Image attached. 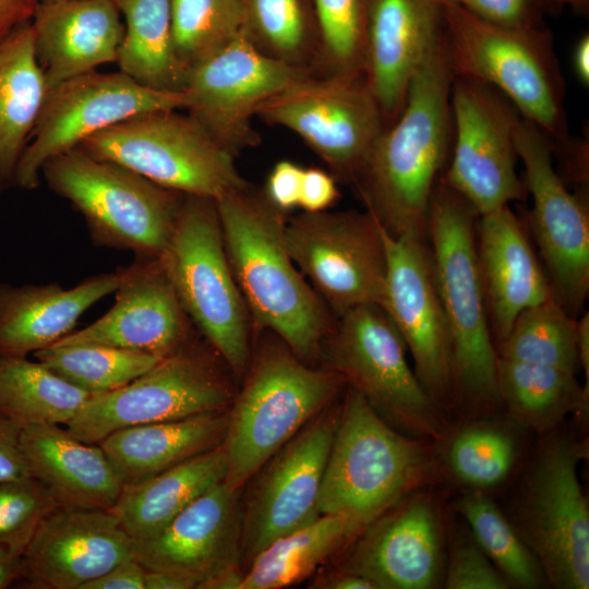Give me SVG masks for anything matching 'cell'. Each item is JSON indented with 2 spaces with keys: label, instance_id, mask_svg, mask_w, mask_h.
<instances>
[{
  "label": "cell",
  "instance_id": "obj_24",
  "mask_svg": "<svg viewBox=\"0 0 589 589\" xmlns=\"http://www.w3.org/2000/svg\"><path fill=\"white\" fill-rule=\"evenodd\" d=\"M132 557L133 540L109 509L57 506L23 553L19 581L35 589H81Z\"/></svg>",
  "mask_w": 589,
  "mask_h": 589
},
{
  "label": "cell",
  "instance_id": "obj_46",
  "mask_svg": "<svg viewBox=\"0 0 589 589\" xmlns=\"http://www.w3.org/2000/svg\"><path fill=\"white\" fill-rule=\"evenodd\" d=\"M303 170L298 164L285 159L277 161L269 171L263 193L278 211L287 214L299 207Z\"/></svg>",
  "mask_w": 589,
  "mask_h": 589
},
{
  "label": "cell",
  "instance_id": "obj_39",
  "mask_svg": "<svg viewBox=\"0 0 589 589\" xmlns=\"http://www.w3.org/2000/svg\"><path fill=\"white\" fill-rule=\"evenodd\" d=\"M454 507L509 587L534 589L548 584L538 560L486 492L467 491Z\"/></svg>",
  "mask_w": 589,
  "mask_h": 589
},
{
  "label": "cell",
  "instance_id": "obj_38",
  "mask_svg": "<svg viewBox=\"0 0 589 589\" xmlns=\"http://www.w3.org/2000/svg\"><path fill=\"white\" fill-rule=\"evenodd\" d=\"M240 33L261 52L316 72L318 28L313 0H240Z\"/></svg>",
  "mask_w": 589,
  "mask_h": 589
},
{
  "label": "cell",
  "instance_id": "obj_45",
  "mask_svg": "<svg viewBox=\"0 0 589 589\" xmlns=\"http://www.w3.org/2000/svg\"><path fill=\"white\" fill-rule=\"evenodd\" d=\"M443 586L446 589H507L508 582L474 541L472 536L450 542L445 560Z\"/></svg>",
  "mask_w": 589,
  "mask_h": 589
},
{
  "label": "cell",
  "instance_id": "obj_49",
  "mask_svg": "<svg viewBox=\"0 0 589 589\" xmlns=\"http://www.w3.org/2000/svg\"><path fill=\"white\" fill-rule=\"evenodd\" d=\"M21 430L0 416V482L32 476L20 444Z\"/></svg>",
  "mask_w": 589,
  "mask_h": 589
},
{
  "label": "cell",
  "instance_id": "obj_2",
  "mask_svg": "<svg viewBox=\"0 0 589 589\" xmlns=\"http://www.w3.org/2000/svg\"><path fill=\"white\" fill-rule=\"evenodd\" d=\"M226 254L250 318L303 361L313 360L333 313L292 261L286 214L250 183L215 201Z\"/></svg>",
  "mask_w": 589,
  "mask_h": 589
},
{
  "label": "cell",
  "instance_id": "obj_14",
  "mask_svg": "<svg viewBox=\"0 0 589 589\" xmlns=\"http://www.w3.org/2000/svg\"><path fill=\"white\" fill-rule=\"evenodd\" d=\"M255 117L297 134L350 184L386 127L363 76L336 74H312L264 101Z\"/></svg>",
  "mask_w": 589,
  "mask_h": 589
},
{
  "label": "cell",
  "instance_id": "obj_36",
  "mask_svg": "<svg viewBox=\"0 0 589 589\" xmlns=\"http://www.w3.org/2000/svg\"><path fill=\"white\" fill-rule=\"evenodd\" d=\"M356 534L344 517L321 515L260 552L245 568L239 589H279L300 582Z\"/></svg>",
  "mask_w": 589,
  "mask_h": 589
},
{
  "label": "cell",
  "instance_id": "obj_34",
  "mask_svg": "<svg viewBox=\"0 0 589 589\" xmlns=\"http://www.w3.org/2000/svg\"><path fill=\"white\" fill-rule=\"evenodd\" d=\"M124 19L119 69L147 87L181 92L185 73L173 48L170 0H115Z\"/></svg>",
  "mask_w": 589,
  "mask_h": 589
},
{
  "label": "cell",
  "instance_id": "obj_30",
  "mask_svg": "<svg viewBox=\"0 0 589 589\" xmlns=\"http://www.w3.org/2000/svg\"><path fill=\"white\" fill-rule=\"evenodd\" d=\"M226 409L193 417L132 425L99 443L124 485L135 484L211 450L225 438Z\"/></svg>",
  "mask_w": 589,
  "mask_h": 589
},
{
  "label": "cell",
  "instance_id": "obj_35",
  "mask_svg": "<svg viewBox=\"0 0 589 589\" xmlns=\"http://www.w3.org/2000/svg\"><path fill=\"white\" fill-rule=\"evenodd\" d=\"M92 395L39 361L0 356V416L21 428L67 425Z\"/></svg>",
  "mask_w": 589,
  "mask_h": 589
},
{
  "label": "cell",
  "instance_id": "obj_58",
  "mask_svg": "<svg viewBox=\"0 0 589 589\" xmlns=\"http://www.w3.org/2000/svg\"><path fill=\"white\" fill-rule=\"evenodd\" d=\"M440 3H457L462 4L465 0H437Z\"/></svg>",
  "mask_w": 589,
  "mask_h": 589
},
{
  "label": "cell",
  "instance_id": "obj_12",
  "mask_svg": "<svg viewBox=\"0 0 589 589\" xmlns=\"http://www.w3.org/2000/svg\"><path fill=\"white\" fill-rule=\"evenodd\" d=\"M285 237L296 266L335 317L363 304L383 306L386 244L368 211L303 212L286 221Z\"/></svg>",
  "mask_w": 589,
  "mask_h": 589
},
{
  "label": "cell",
  "instance_id": "obj_51",
  "mask_svg": "<svg viewBox=\"0 0 589 589\" xmlns=\"http://www.w3.org/2000/svg\"><path fill=\"white\" fill-rule=\"evenodd\" d=\"M41 0H0V40L31 23Z\"/></svg>",
  "mask_w": 589,
  "mask_h": 589
},
{
  "label": "cell",
  "instance_id": "obj_55",
  "mask_svg": "<svg viewBox=\"0 0 589 589\" xmlns=\"http://www.w3.org/2000/svg\"><path fill=\"white\" fill-rule=\"evenodd\" d=\"M144 589H193L192 585L178 576L145 569Z\"/></svg>",
  "mask_w": 589,
  "mask_h": 589
},
{
  "label": "cell",
  "instance_id": "obj_57",
  "mask_svg": "<svg viewBox=\"0 0 589 589\" xmlns=\"http://www.w3.org/2000/svg\"><path fill=\"white\" fill-rule=\"evenodd\" d=\"M558 5H568L577 11H587L589 0H550Z\"/></svg>",
  "mask_w": 589,
  "mask_h": 589
},
{
  "label": "cell",
  "instance_id": "obj_29",
  "mask_svg": "<svg viewBox=\"0 0 589 589\" xmlns=\"http://www.w3.org/2000/svg\"><path fill=\"white\" fill-rule=\"evenodd\" d=\"M119 281L117 268L67 289L57 283H0V356L26 357L52 346L72 332L86 310L113 293Z\"/></svg>",
  "mask_w": 589,
  "mask_h": 589
},
{
  "label": "cell",
  "instance_id": "obj_20",
  "mask_svg": "<svg viewBox=\"0 0 589 589\" xmlns=\"http://www.w3.org/2000/svg\"><path fill=\"white\" fill-rule=\"evenodd\" d=\"M383 309L413 360V370L438 408L454 409L450 335L437 292L426 238L389 236Z\"/></svg>",
  "mask_w": 589,
  "mask_h": 589
},
{
  "label": "cell",
  "instance_id": "obj_37",
  "mask_svg": "<svg viewBox=\"0 0 589 589\" xmlns=\"http://www.w3.org/2000/svg\"><path fill=\"white\" fill-rule=\"evenodd\" d=\"M444 472L468 491L486 492L503 484L518 461L520 445L505 423L469 419L437 442Z\"/></svg>",
  "mask_w": 589,
  "mask_h": 589
},
{
  "label": "cell",
  "instance_id": "obj_28",
  "mask_svg": "<svg viewBox=\"0 0 589 589\" xmlns=\"http://www.w3.org/2000/svg\"><path fill=\"white\" fill-rule=\"evenodd\" d=\"M20 444L32 477L40 481L59 506L110 509L123 482L99 444L74 437L58 424L22 428Z\"/></svg>",
  "mask_w": 589,
  "mask_h": 589
},
{
  "label": "cell",
  "instance_id": "obj_11",
  "mask_svg": "<svg viewBox=\"0 0 589 589\" xmlns=\"http://www.w3.org/2000/svg\"><path fill=\"white\" fill-rule=\"evenodd\" d=\"M76 148L147 180L214 201L244 187L235 155L189 113L135 116L85 139Z\"/></svg>",
  "mask_w": 589,
  "mask_h": 589
},
{
  "label": "cell",
  "instance_id": "obj_15",
  "mask_svg": "<svg viewBox=\"0 0 589 589\" xmlns=\"http://www.w3.org/2000/svg\"><path fill=\"white\" fill-rule=\"evenodd\" d=\"M184 108L182 92L147 87L121 71H92L67 80L46 94L17 166L15 187L35 190L48 160L99 131L143 113Z\"/></svg>",
  "mask_w": 589,
  "mask_h": 589
},
{
  "label": "cell",
  "instance_id": "obj_1",
  "mask_svg": "<svg viewBox=\"0 0 589 589\" xmlns=\"http://www.w3.org/2000/svg\"><path fill=\"white\" fill-rule=\"evenodd\" d=\"M452 82L442 33L400 113L377 136L352 183L365 211L392 237L426 238L432 193L453 135Z\"/></svg>",
  "mask_w": 589,
  "mask_h": 589
},
{
  "label": "cell",
  "instance_id": "obj_33",
  "mask_svg": "<svg viewBox=\"0 0 589 589\" xmlns=\"http://www.w3.org/2000/svg\"><path fill=\"white\" fill-rule=\"evenodd\" d=\"M496 386L513 423L539 434L556 430L572 413L588 412L589 388L557 368L497 357Z\"/></svg>",
  "mask_w": 589,
  "mask_h": 589
},
{
  "label": "cell",
  "instance_id": "obj_23",
  "mask_svg": "<svg viewBox=\"0 0 589 589\" xmlns=\"http://www.w3.org/2000/svg\"><path fill=\"white\" fill-rule=\"evenodd\" d=\"M119 271L113 305L91 325L53 345L98 344L163 358L189 344L192 323L159 259L135 257Z\"/></svg>",
  "mask_w": 589,
  "mask_h": 589
},
{
  "label": "cell",
  "instance_id": "obj_50",
  "mask_svg": "<svg viewBox=\"0 0 589 589\" xmlns=\"http://www.w3.org/2000/svg\"><path fill=\"white\" fill-rule=\"evenodd\" d=\"M144 574L145 568L132 557L84 584L81 589H144Z\"/></svg>",
  "mask_w": 589,
  "mask_h": 589
},
{
  "label": "cell",
  "instance_id": "obj_4",
  "mask_svg": "<svg viewBox=\"0 0 589 589\" xmlns=\"http://www.w3.org/2000/svg\"><path fill=\"white\" fill-rule=\"evenodd\" d=\"M444 473L437 443L394 429L347 386L318 512L344 517L358 534L404 497L437 483Z\"/></svg>",
  "mask_w": 589,
  "mask_h": 589
},
{
  "label": "cell",
  "instance_id": "obj_25",
  "mask_svg": "<svg viewBox=\"0 0 589 589\" xmlns=\"http://www.w3.org/2000/svg\"><path fill=\"white\" fill-rule=\"evenodd\" d=\"M442 33L437 0H366L363 79L386 127L400 113Z\"/></svg>",
  "mask_w": 589,
  "mask_h": 589
},
{
  "label": "cell",
  "instance_id": "obj_52",
  "mask_svg": "<svg viewBox=\"0 0 589 589\" xmlns=\"http://www.w3.org/2000/svg\"><path fill=\"white\" fill-rule=\"evenodd\" d=\"M315 587L327 589H375V586L366 578L345 570H338L335 575L320 581Z\"/></svg>",
  "mask_w": 589,
  "mask_h": 589
},
{
  "label": "cell",
  "instance_id": "obj_43",
  "mask_svg": "<svg viewBox=\"0 0 589 589\" xmlns=\"http://www.w3.org/2000/svg\"><path fill=\"white\" fill-rule=\"evenodd\" d=\"M317 74L363 76L366 0H313Z\"/></svg>",
  "mask_w": 589,
  "mask_h": 589
},
{
  "label": "cell",
  "instance_id": "obj_59",
  "mask_svg": "<svg viewBox=\"0 0 589 589\" xmlns=\"http://www.w3.org/2000/svg\"><path fill=\"white\" fill-rule=\"evenodd\" d=\"M41 1L50 2V1H62V0H41Z\"/></svg>",
  "mask_w": 589,
  "mask_h": 589
},
{
  "label": "cell",
  "instance_id": "obj_21",
  "mask_svg": "<svg viewBox=\"0 0 589 589\" xmlns=\"http://www.w3.org/2000/svg\"><path fill=\"white\" fill-rule=\"evenodd\" d=\"M429 488L416 491L358 532L339 570L375 589H431L443 585L445 524Z\"/></svg>",
  "mask_w": 589,
  "mask_h": 589
},
{
  "label": "cell",
  "instance_id": "obj_6",
  "mask_svg": "<svg viewBox=\"0 0 589 589\" xmlns=\"http://www.w3.org/2000/svg\"><path fill=\"white\" fill-rule=\"evenodd\" d=\"M345 385L334 370L311 368L284 342L263 347L228 411L223 441L227 486L242 490L281 446L329 407Z\"/></svg>",
  "mask_w": 589,
  "mask_h": 589
},
{
  "label": "cell",
  "instance_id": "obj_18",
  "mask_svg": "<svg viewBox=\"0 0 589 589\" xmlns=\"http://www.w3.org/2000/svg\"><path fill=\"white\" fill-rule=\"evenodd\" d=\"M515 144L532 197L530 223L548 272L553 298L577 318L589 292V214L553 163L552 141L520 118Z\"/></svg>",
  "mask_w": 589,
  "mask_h": 589
},
{
  "label": "cell",
  "instance_id": "obj_41",
  "mask_svg": "<svg viewBox=\"0 0 589 589\" xmlns=\"http://www.w3.org/2000/svg\"><path fill=\"white\" fill-rule=\"evenodd\" d=\"M34 354L51 371L91 394L120 388L161 359L144 351L98 344L53 345Z\"/></svg>",
  "mask_w": 589,
  "mask_h": 589
},
{
  "label": "cell",
  "instance_id": "obj_13",
  "mask_svg": "<svg viewBox=\"0 0 589 589\" xmlns=\"http://www.w3.org/2000/svg\"><path fill=\"white\" fill-rule=\"evenodd\" d=\"M231 398V385L214 358L190 341L129 384L93 394L65 428L97 444L123 428L226 409Z\"/></svg>",
  "mask_w": 589,
  "mask_h": 589
},
{
  "label": "cell",
  "instance_id": "obj_31",
  "mask_svg": "<svg viewBox=\"0 0 589 589\" xmlns=\"http://www.w3.org/2000/svg\"><path fill=\"white\" fill-rule=\"evenodd\" d=\"M227 457L223 443L145 481L124 485L112 508L134 541L156 534L180 512L225 481Z\"/></svg>",
  "mask_w": 589,
  "mask_h": 589
},
{
  "label": "cell",
  "instance_id": "obj_26",
  "mask_svg": "<svg viewBox=\"0 0 589 589\" xmlns=\"http://www.w3.org/2000/svg\"><path fill=\"white\" fill-rule=\"evenodd\" d=\"M476 249L496 346L519 313L552 297V290L509 205L478 216Z\"/></svg>",
  "mask_w": 589,
  "mask_h": 589
},
{
  "label": "cell",
  "instance_id": "obj_17",
  "mask_svg": "<svg viewBox=\"0 0 589 589\" xmlns=\"http://www.w3.org/2000/svg\"><path fill=\"white\" fill-rule=\"evenodd\" d=\"M312 74L266 56L239 33L187 72L184 109L236 156L261 143L252 124L257 108Z\"/></svg>",
  "mask_w": 589,
  "mask_h": 589
},
{
  "label": "cell",
  "instance_id": "obj_42",
  "mask_svg": "<svg viewBox=\"0 0 589 589\" xmlns=\"http://www.w3.org/2000/svg\"><path fill=\"white\" fill-rule=\"evenodd\" d=\"M177 60L187 72L240 33V0H170Z\"/></svg>",
  "mask_w": 589,
  "mask_h": 589
},
{
  "label": "cell",
  "instance_id": "obj_56",
  "mask_svg": "<svg viewBox=\"0 0 589 589\" xmlns=\"http://www.w3.org/2000/svg\"><path fill=\"white\" fill-rule=\"evenodd\" d=\"M573 69L578 81L589 85V35L584 34L575 45L573 51Z\"/></svg>",
  "mask_w": 589,
  "mask_h": 589
},
{
  "label": "cell",
  "instance_id": "obj_53",
  "mask_svg": "<svg viewBox=\"0 0 589 589\" xmlns=\"http://www.w3.org/2000/svg\"><path fill=\"white\" fill-rule=\"evenodd\" d=\"M576 337L579 366L584 370L586 376L585 386L589 388V313L582 312L576 318Z\"/></svg>",
  "mask_w": 589,
  "mask_h": 589
},
{
  "label": "cell",
  "instance_id": "obj_32",
  "mask_svg": "<svg viewBox=\"0 0 589 589\" xmlns=\"http://www.w3.org/2000/svg\"><path fill=\"white\" fill-rule=\"evenodd\" d=\"M47 92L27 23L0 40V192L15 187L17 166Z\"/></svg>",
  "mask_w": 589,
  "mask_h": 589
},
{
  "label": "cell",
  "instance_id": "obj_3",
  "mask_svg": "<svg viewBox=\"0 0 589 589\" xmlns=\"http://www.w3.org/2000/svg\"><path fill=\"white\" fill-rule=\"evenodd\" d=\"M478 216L440 178L430 202L426 241L450 335L454 409L469 419L489 417L501 408L497 353L477 260Z\"/></svg>",
  "mask_w": 589,
  "mask_h": 589
},
{
  "label": "cell",
  "instance_id": "obj_22",
  "mask_svg": "<svg viewBox=\"0 0 589 589\" xmlns=\"http://www.w3.org/2000/svg\"><path fill=\"white\" fill-rule=\"evenodd\" d=\"M241 491L224 482L208 490L148 539L134 542L135 560L206 589L241 566Z\"/></svg>",
  "mask_w": 589,
  "mask_h": 589
},
{
  "label": "cell",
  "instance_id": "obj_48",
  "mask_svg": "<svg viewBox=\"0 0 589 589\" xmlns=\"http://www.w3.org/2000/svg\"><path fill=\"white\" fill-rule=\"evenodd\" d=\"M339 200V190L332 173L316 167L304 168L299 207L306 213L327 211Z\"/></svg>",
  "mask_w": 589,
  "mask_h": 589
},
{
  "label": "cell",
  "instance_id": "obj_9",
  "mask_svg": "<svg viewBox=\"0 0 589 589\" xmlns=\"http://www.w3.org/2000/svg\"><path fill=\"white\" fill-rule=\"evenodd\" d=\"M407 351L398 329L377 304L359 305L337 316L320 348L327 368L384 421L408 436L437 443L447 421L410 366Z\"/></svg>",
  "mask_w": 589,
  "mask_h": 589
},
{
  "label": "cell",
  "instance_id": "obj_10",
  "mask_svg": "<svg viewBox=\"0 0 589 589\" xmlns=\"http://www.w3.org/2000/svg\"><path fill=\"white\" fill-rule=\"evenodd\" d=\"M179 302L236 374L250 363V315L229 264L215 201L184 195L158 257Z\"/></svg>",
  "mask_w": 589,
  "mask_h": 589
},
{
  "label": "cell",
  "instance_id": "obj_47",
  "mask_svg": "<svg viewBox=\"0 0 589 589\" xmlns=\"http://www.w3.org/2000/svg\"><path fill=\"white\" fill-rule=\"evenodd\" d=\"M476 16L502 26L536 24L532 0H465L461 4Z\"/></svg>",
  "mask_w": 589,
  "mask_h": 589
},
{
  "label": "cell",
  "instance_id": "obj_27",
  "mask_svg": "<svg viewBox=\"0 0 589 589\" xmlns=\"http://www.w3.org/2000/svg\"><path fill=\"white\" fill-rule=\"evenodd\" d=\"M121 17L115 0L41 1L31 24L48 89L116 62Z\"/></svg>",
  "mask_w": 589,
  "mask_h": 589
},
{
  "label": "cell",
  "instance_id": "obj_40",
  "mask_svg": "<svg viewBox=\"0 0 589 589\" xmlns=\"http://www.w3.org/2000/svg\"><path fill=\"white\" fill-rule=\"evenodd\" d=\"M498 358L557 368L579 369L576 318L552 297L524 310L496 346Z\"/></svg>",
  "mask_w": 589,
  "mask_h": 589
},
{
  "label": "cell",
  "instance_id": "obj_54",
  "mask_svg": "<svg viewBox=\"0 0 589 589\" xmlns=\"http://www.w3.org/2000/svg\"><path fill=\"white\" fill-rule=\"evenodd\" d=\"M22 576V557L0 546V589L19 582Z\"/></svg>",
  "mask_w": 589,
  "mask_h": 589
},
{
  "label": "cell",
  "instance_id": "obj_8",
  "mask_svg": "<svg viewBox=\"0 0 589 589\" xmlns=\"http://www.w3.org/2000/svg\"><path fill=\"white\" fill-rule=\"evenodd\" d=\"M41 176L83 216L94 244L135 257L160 256L185 195L79 148L48 160Z\"/></svg>",
  "mask_w": 589,
  "mask_h": 589
},
{
  "label": "cell",
  "instance_id": "obj_16",
  "mask_svg": "<svg viewBox=\"0 0 589 589\" xmlns=\"http://www.w3.org/2000/svg\"><path fill=\"white\" fill-rule=\"evenodd\" d=\"M453 154L441 179L478 213L522 200L515 134L520 115L500 92L454 76L450 87Z\"/></svg>",
  "mask_w": 589,
  "mask_h": 589
},
{
  "label": "cell",
  "instance_id": "obj_5",
  "mask_svg": "<svg viewBox=\"0 0 589 589\" xmlns=\"http://www.w3.org/2000/svg\"><path fill=\"white\" fill-rule=\"evenodd\" d=\"M441 8L453 75L493 87L551 141L569 140L565 83L550 31L493 24L457 3Z\"/></svg>",
  "mask_w": 589,
  "mask_h": 589
},
{
  "label": "cell",
  "instance_id": "obj_44",
  "mask_svg": "<svg viewBox=\"0 0 589 589\" xmlns=\"http://www.w3.org/2000/svg\"><path fill=\"white\" fill-rule=\"evenodd\" d=\"M57 506L47 488L32 476L0 482V546L22 557Z\"/></svg>",
  "mask_w": 589,
  "mask_h": 589
},
{
  "label": "cell",
  "instance_id": "obj_19",
  "mask_svg": "<svg viewBox=\"0 0 589 589\" xmlns=\"http://www.w3.org/2000/svg\"><path fill=\"white\" fill-rule=\"evenodd\" d=\"M339 409L327 407L314 417L253 476L241 506V566L247 568L272 542L321 516L320 490Z\"/></svg>",
  "mask_w": 589,
  "mask_h": 589
},
{
  "label": "cell",
  "instance_id": "obj_7",
  "mask_svg": "<svg viewBox=\"0 0 589 589\" xmlns=\"http://www.w3.org/2000/svg\"><path fill=\"white\" fill-rule=\"evenodd\" d=\"M542 435L507 517L548 584L588 589L589 507L578 478L588 445L557 429Z\"/></svg>",
  "mask_w": 589,
  "mask_h": 589
}]
</instances>
